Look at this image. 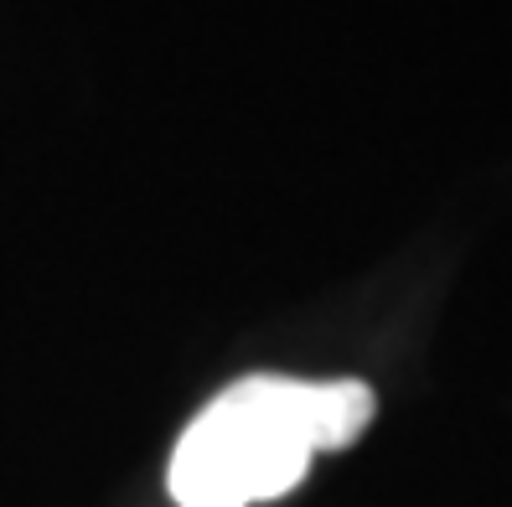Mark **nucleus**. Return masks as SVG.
I'll return each mask as SVG.
<instances>
[{"mask_svg":"<svg viewBox=\"0 0 512 507\" xmlns=\"http://www.w3.org/2000/svg\"><path fill=\"white\" fill-rule=\"evenodd\" d=\"M368 420L373 394L357 378H244L187 425L171 451L166 487L182 507H249L285 497L316 451H342Z\"/></svg>","mask_w":512,"mask_h":507,"instance_id":"f257e3e1","label":"nucleus"}]
</instances>
